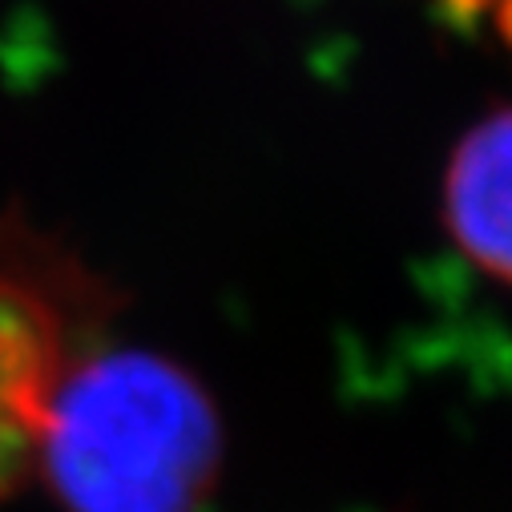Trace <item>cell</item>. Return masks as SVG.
<instances>
[{
    "label": "cell",
    "instance_id": "1",
    "mask_svg": "<svg viewBox=\"0 0 512 512\" xmlns=\"http://www.w3.org/2000/svg\"><path fill=\"white\" fill-rule=\"evenodd\" d=\"M222 432L198 379L154 351H89L53 408L37 476L69 512H198Z\"/></svg>",
    "mask_w": 512,
    "mask_h": 512
},
{
    "label": "cell",
    "instance_id": "2",
    "mask_svg": "<svg viewBox=\"0 0 512 512\" xmlns=\"http://www.w3.org/2000/svg\"><path fill=\"white\" fill-rule=\"evenodd\" d=\"M93 343L97 311L81 271L0 222V500L37 480L53 408Z\"/></svg>",
    "mask_w": 512,
    "mask_h": 512
},
{
    "label": "cell",
    "instance_id": "3",
    "mask_svg": "<svg viewBox=\"0 0 512 512\" xmlns=\"http://www.w3.org/2000/svg\"><path fill=\"white\" fill-rule=\"evenodd\" d=\"M444 226L476 271L512 287V105L460 138L444 170Z\"/></svg>",
    "mask_w": 512,
    "mask_h": 512
},
{
    "label": "cell",
    "instance_id": "4",
    "mask_svg": "<svg viewBox=\"0 0 512 512\" xmlns=\"http://www.w3.org/2000/svg\"><path fill=\"white\" fill-rule=\"evenodd\" d=\"M496 29L512 45V0H500V5H496Z\"/></svg>",
    "mask_w": 512,
    "mask_h": 512
}]
</instances>
